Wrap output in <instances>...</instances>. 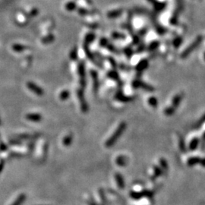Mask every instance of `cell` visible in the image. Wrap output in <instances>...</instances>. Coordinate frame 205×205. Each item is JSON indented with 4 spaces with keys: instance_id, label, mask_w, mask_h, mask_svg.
<instances>
[{
    "instance_id": "30bf717a",
    "label": "cell",
    "mask_w": 205,
    "mask_h": 205,
    "mask_svg": "<svg viewBox=\"0 0 205 205\" xmlns=\"http://www.w3.org/2000/svg\"><path fill=\"white\" fill-rule=\"evenodd\" d=\"M26 195L24 194H21L18 197L16 198V200L12 203V205H22V203H24V200L26 199Z\"/></svg>"
},
{
    "instance_id": "5bb4252c",
    "label": "cell",
    "mask_w": 205,
    "mask_h": 205,
    "mask_svg": "<svg viewBox=\"0 0 205 205\" xmlns=\"http://www.w3.org/2000/svg\"><path fill=\"white\" fill-rule=\"evenodd\" d=\"M198 162H200V159L198 157H191L188 159V164L189 166H194L197 164Z\"/></svg>"
},
{
    "instance_id": "277c9868",
    "label": "cell",
    "mask_w": 205,
    "mask_h": 205,
    "mask_svg": "<svg viewBox=\"0 0 205 205\" xmlns=\"http://www.w3.org/2000/svg\"><path fill=\"white\" fill-rule=\"evenodd\" d=\"M27 87L33 93H34L35 94L38 96H42L44 94L43 91L41 87H39V86H37L36 84H35L33 82H28L27 83Z\"/></svg>"
},
{
    "instance_id": "6da1fadb",
    "label": "cell",
    "mask_w": 205,
    "mask_h": 205,
    "mask_svg": "<svg viewBox=\"0 0 205 205\" xmlns=\"http://www.w3.org/2000/svg\"><path fill=\"white\" fill-rule=\"evenodd\" d=\"M126 126H127V125H126V123L125 122V121H122V122L120 123L116 130L114 132L113 135L111 137H109V139L106 141V144H105L106 147L109 148V147H112V146L115 144V143L118 141V138L121 137V135H122L123 132H125V130L126 128Z\"/></svg>"
},
{
    "instance_id": "3957f363",
    "label": "cell",
    "mask_w": 205,
    "mask_h": 205,
    "mask_svg": "<svg viewBox=\"0 0 205 205\" xmlns=\"http://www.w3.org/2000/svg\"><path fill=\"white\" fill-rule=\"evenodd\" d=\"M153 195L151 191H140V192H137V191H131L130 196L131 197H132L133 199L135 200H139L141 197H151Z\"/></svg>"
},
{
    "instance_id": "2e32d148",
    "label": "cell",
    "mask_w": 205,
    "mask_h": 205,
    "mask_svg": "<svg viewBox=\"0 0 205 205\" xmlns=\"http://www.w3.org/2000/svg\"><path fill=\"white\" fill-rule=\"evenodd\" d=\"M197 144H198V139H197V138H194V139H193L192 141H191V142L190 143L189 148L191 149V150H194V149L197 148Z\"/></svg>"
},
{
    "instance_id": "9a60e30c",
    "label": "cell",
    "mask_w": 205,
    "mask_h": 205,
    "mask_svg": "<svg viewBox=\"0 0 205 205\" xmlns=\"http://www.w3.org/2000/svg\"><path fill=\"white\" fill-rule=\"evenodd\" d=\"M93 73V76H94V91L97 92V89H98L99 87V83H98V80H97V74H96L95 71H92Z\"/></svg>"
},
{
    "instance_id": "5b68a950",
    "label": "cell",
    "mask_w": 205,
    "mask_h": 205,
    "mask_svg": "<svg viewBox=\"0 0 205 205\" xmlns=\"http://www.w3.org/2000/svg\"><path fill=\"white\" fill-rule=\"evenodd\" d=\"M115 98L117 100L120 102H123V103H128V102L132 101L134 100L133 97H128V96H125L121 93H117L115 96Z\"/></svg>"
},
{
    "instance_id": "e0dca14e",
    "label": "cell",
    "mask_w": 205,
    "mask_h": 205,
    "mask_svg": "<svg viewBox=\"0 0 205 205\" xmlns=\"http://www.w3.org/2000/svg\"><path fill=\"white\" fill-rule=\"evenodd\" d=\"M148 103H149V104H150L151 106H153V107H156L158 104L157 100H156L154 97H150V98H149Z\"/></svg>"
},
{
    "instance_id": "7402d4cb",
    "label": "cell",
    "mask_w": 205,
    "mask_h": 205,
    "mask_svg": "<svg viewBox=\"0 0 205 205\" xmlns=\"http://www.w3.org/2000/svg\"><path fill=\"white\" fill-rule=\"evenodd\" d=\"M3 166H4V162H3V161H2V162H0V172H1Z\"/></svg>"
},
{
    "instance_id": "8fae6325",
    "label": "cell",
    "mask_w": 205,
    "mask_h": 205,
    "mask_svg": "<svg viewBox=\"0 0 205 205\" xmlns=\"http://www.w3.org/2000/svg\"><path fill=\"white\" fill-rule=\"evenodd\" d=\"M181 100H182V96L181 95H177L173 98V106L174 108L179 106V103H180Z\"/></svg>"
},
{
    "instance_id": "9c48e42d",
    "label": "cell",
    "mask_w": 205,
    "mask_h": 205,
    "mask_svg": "<svg viewBox=\"0 0 205 205\" xmlns=\"http://www.w3.org/2000/svg\"><path fill=\"white\" fill-rule=\"evenodd\" d=\"M115 162H116L117 165L119 166H125L127 165L128 159L127 158H126V156L120 155V156H118V157L116 158Z\"/></svg>"
},
{
    "instance_id": "52a82bcc",
    "label": "cell",
    "mask_w": 205,
    "mask_h": 205,
    "mask_svg": "<svg viewBox=\"0 0 205 205\" xmlns=\"http://www.w3.org/2000/svg\"><path fill=\"white\" fill-rule=\"evenodd\" d=\"M115 180H116L118 186L119 187V188H121V189H123V188H125V181L124 179H123V176H121L120 173H115Z\"/></svg>"
},
{
    "instance_id": "7c38bea8",
    "label": "cell",
    "mask_w": 205,
    "mask_h": 205,
    "mask_svg": "<svg viewBox=\"0 0 205 205\" xmlns=\"http://www.w3.org/2000/svg\"><path fill=\"white\" fill-rule=\"evenodd\" d=\"M72 136L71 135H68V136L65 137V138L63 139V144L66 147L69 146L70 144L72 142Z\"/></svg>"
},
{
    "instance_id": "4fadbf2b",
    "label": "cell",
    "mask_w": 205,
    "mask_h": 205,
    "mask_svg": "<svg viewBox=\"0 0 205 205\" xmlns=\"http://www.w3.org/2000/svg\"><path fill=\"white\" fill-rule=\"evenodd\" d=\"M69 96H70L69 91H64L60 94V95H59V98H60L61 100H66L67 99H68Z\"/></svg>"
},
{
    "instance_id": "ac0fdd59",
    "label": "cell",
    "mask_w": 205,
    "mask_h": 205,
    "mask_svg": "<svg viewBox=\"0 0 205 205\" xmlns=\"http://www.w3.org/2000/svg\"><path fill=\"white\" fill-rule=\"evenodd\" d=\"M175 112V108L173 106H171V107H168L166 108V109L165 110V114L167 115H171L172 114L174 113Z\"/></svg>"
},
{
    "instance_id": "44dd1931",
    "label": "cell",
    "mask_w": 205,
    "mask_h": 205,
    "mask_svg": "<svg viewBox=\"0 0 205 205\" xmlns=\"http://www.w3.org/2000/svg\"><path fill=\"white\" fill-rule=\"evenodd\" d=\"M200 163L201 164V166H203L205 167V158L204 159H202L201 160L200 159Z\"/></svg>"
},
{
    "instance_id": "8992f818",
    "label": "cell",
    "mask_w": 205,
    "mask_h": 205,
    "mask_svg": "<svg viewBox=\"0 0 205 205\" xmlns=\"http://www.w3.org/2000/svg\"><path fill=\"white\" fill-rule=\"evenodd\" d=\"M26 118L29 121L38 122L42 120V115L39 113H29L26 115Z\"/></svg>"
},
{
    "instance_id": "603a6c76",
    "label": "cell",
    "mask_w": 205,
    "mask_h": 205,
    "mask_svg": "<svg viewBox=\"0 0 205 205\" xmlns=\"http://www.w3.org/2000/svg\"><path fill=\"white\" fill-rule=\"evenodd\" d=\"M204 137H205V135H204Z\"/></svg>"
},
{
    "instance_id": "ffe728a7",
    "label": "cell",
    "mask_w": 205,
    "mask_h": 205,
    "mask_svg": "<svg viewBox=\"0 0 205 205\" xmlns=\"http://www.w3.org/2000/svg\"><path fill=\"white\" fill-rule=\"evenodd\" d=\"M159 162H160V166L163 169H167V163H166V161L165 160V159H161L160 160H159Z\"/></svg>"
},
{
    "instance_id": "d6986e66",
    "label": "cell",
    "mask_w": 205,
    "mask_h": 205,
    "mask_svg": "<svg viewBox=\"0 0 205 205\" xmlns=\"http://www.w3.org/2000/svg\"><path fill=\"white\" fill-rule=\"evenodd\" d=\"M162 173V170H161L160 168L157 166H154V176L155 177H158Z\"/></svg>"
},
{
    "instance_id": "ba28073f",
    "label": "cell",
    "mask_w": 205,
    "mask_h": 205,
    "mask_svg": "<svg viewBox=\"0 0 205 205\" xmlns=\"http://www.w3.org/2000/svg\"><path fill=\"white\" fill-rule=\"evenodd\" d=\"M133 85L135 87H142V88H144V89L147 90L148 91H152L153 90V87L148 86V85L143 83V82L139 81V80H135V81L133 83Z\"/></svg>"
},
{
    "instance_id": "7a4b0ae2",
    "label": "cell",
    "mask_w": 205,
    "mask_h": 205,
    "mask_svg": "<svg viewBox=\"0 0 205 205\" xmlns=\"http://www.w3.org/2000/svg\"><path fill=\"white\" fill-rule=\"evenodd\" d=\"M77 97L79 99V101H80V108H81V110L83 112H87L88 111V105L87 103L86 102L84 98V93L82 90H79L77 91Z\"/></svg>"
}]
</instances>
